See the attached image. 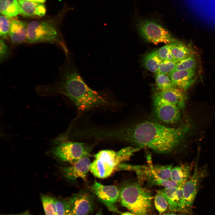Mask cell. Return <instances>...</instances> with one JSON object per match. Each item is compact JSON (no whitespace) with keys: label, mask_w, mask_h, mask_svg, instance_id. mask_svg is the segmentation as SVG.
Instances as JSON below:
<instances>
[{"label":"cell","mask_w":215,"mask_h":215,"mask_svg":"<svg viewBox=\"0 0 215 215\" xmlns=\"http://www.w3.org/2000/svg\"><path fill=\"white\" fill-rule=\"evenodd\" d=\"M190 129L189 124L171 128L145 121L119 127L105 128L103 134L105 139L124 141L138 148L146 147L157 153L167 154L179 146Z\"/></svg>","instance_id":"6da1fadb"},{"label":"cell","mask_w":215,"mask_h":215,"mask_svg":"<svg viewBox=\"0 0 215 215\" xmlns=\"http://www.w3.org/2000/svg\"><path fill=\"white\" fill-rule=\"evenodd\" d=\"M36 91L41 96L51 97L59 95L65 96L77 109L81 111L110 107L113 103L107 95L88 86L72 62L66 69L59 82L37 86Z\"/></svg>","instance_id":"7a4b0ae2"},{"label":"cell","mask_w":215,"mask_h":215,"mask_svg":"<svg viewBox=\"0 0 215 215\" xmlns=\"http://www.w3.org/2000/svg\"><path fill=\"white\" fill-rule=\"evenodd\" d=\"M119 190L122 206L135 215H148L152 199L149 191L138 183L130 182L122 184Z\"/></svg>","instance_id":"3957f363"},{"label":"cell","mask_w":215,"mask_h":215,"mask_svg":"<svg viewBox=\"0 0 215 215\" xmlns=\"http://www.w3.org/2000/svg\"><path fill=\"white\" fill-rule=\"evenodd\" d=\"M92 146L82 142H62L52 149L53 156L60 161L74 163L80 158L87 156Z\"/></svg>","instance_id":"277c9868"},{"label":"cell","mask_w":215,"mask_h":215,"mask_svg":"<svg viewBox=\"0 0 215 215\" xmlns=\"http://www.w3.org/2000/svg\"><path fill=\"white\" fill-rule=\"evenodd\" d=\"M136 26L142 38L155 44L161 43L169 44L175 40L167 29L153 20H140L138 22Z\"/></svg>","instance_id":"5b68a950"},{"label":"cell","mask_w":215,"mask_h":215,"mask_svg":"<svg viewBox=\"0 0 215 215\" xmlns=\"http://www.w3.org/2000/svg\"><path fill=\"white\" fill-rule=\"evenodd\" d=\"M59 39L56 28L50 22L33 21L27 25V40L28 43L53 42Z\"/></svg>","instance_id":"8992f818"},{"label":"cell","mask_w":215,"mask_h":215,"mask_svg":"<svg viewBox=\"0 0 215 215\" xmlns=\"http://www.w3.org/2000/svg\"><path fill=\"white\" fill-rule=\"evenodd\" d=\"M66 215H87L94 208L92 196L86 191L73 194L66 200Z\"/></svg>","instance_id":"52a82bcc"},{"label":"cell","mask_w":215,"mask_h":215,"mask_svg":"<svg viewBox=\"0 0 215 215\" xmlns=\"http://www.w3.org/2000/svg\"><path fill=\"white\" fill-rule=\"evenodd\" d=\"M153 102L155 114L160 121L167 123L173 124L180 119V109L157 93L154 96Z\"/></svg>","instance_id":"ba28073f"},{"label":"cell","mask_w":215,"mask_h":215,"mask_svg":"<svg viewBox=\"0 0 215 215\" xmlns=\"http://www.w3.org/2000/svg\"><path fill=\"white\" fill-rule=\"evenodd\" d=\"M93 193L111 211L119 212L116 204L119 198V190L115 186L105 185L95 180L91 187Z\"/></svg>","instance_id":"9c48e42d"},{"label":"cell","mask_w":215,"mask_h":215,"mask_svg":"<svg viewBox=\"0 0 215 215\" xmlns=\"http://www.w3.org/2000/svg\"><path fill=\"white\" fill-rule=\"evenodd\" d=\"M205 172L196 165L193 174L183 185V200L185 207L192 205L197 194L199 182Z\"/></svg>","instance_id":"30bf717a"},{"label":"cell","mask_w":215,"mask_h":215,"mask_svg":"<svg viewBox=\"0 0 215 215\" xmlns=\"http://www.w3.org/2000/svg\"><path fill=\"white\" fill-rule=\"evenodd\" d=\"M134 151L131 147H128L116 152L111 150H104L94 155L95 159L103 161L109 165L116 170L121 163L128 158Z\"/></svg>","instance_id":"8fae6325"},{"label":"cell","mask_w":215,"mask_h":215,"mask_svg":"<svg viewBox=\"0 0 215 215\" xmlns=\"http://www.w3.org/2000/svg\"><path fill=\"white\" fill-rule=\"evenodd\" d=\"M91 163L88 156H85L74 162L72 166L62 167L61 170L64 176L69 180L80 178L86 182Z\"/></svg>","instance_id":"7c38bea8"},{"label":"cell","mask_w":215,"mask_h":215,"mask_svg":"<svg viewBox=\"0 0 215 215\" xmlns=\"http://www.w3.org/2000/svg\"><path fill=\"white\" fill-rule=\"evenodd\" d=\"M183 186L165 188L158 191L166 199L170 210L171 211L185 208L183 200Z\"/></svg>","instance_id":"4fadbf2b"},{"label":"cell","mask_w":215,"mask_h":215,"mask_svg":"<svg viewBox=\"0 0 215 215\" xmlns=\"http://www.w3.org/2000/svg\"><path fill=\"white\" fill-rule=\"evenodd\" d=\"M196 75L195 69L174 71L168 75L174 86L183 90L188 89L194 84Z\"/></svg>","instance_id":"5bb4252c"},{"label":"cell","mask_w":215,"mask_h":215,"mask_svg":"<svg viewBox=\"0 0 215 215\" xmlns=\"http://www.w3.org/2000/svg\"><path fill=\"white\" fill-rule=\"evenodd\" d=\"M157 94L180 109H183L185 107L186 95L184 90L180 88L173 87L160 91Z\"/></svg>","instance_id":"9a60e30c"},{"label":"cell","mask_w":215,"mask_h":215,"mask_svg":"<svg viewBox=\"0 0 215 215\" xmlns=\"http://www.w3.org/2000/svg\"><path fill=\"white\" fill-rule=\"evenodd\" d=\"M27 25L22 21L14 19L11 21L9 32L12 42L19 44L24 42L27 39Z\"/></svg>","instance_id":"2e32d148"},{"label":"cell","mask_w":215,"mask_h":215,"mask_svg":"<svg viewBox=\"0 0 215 215\" xmlns=\"http://www.w3.org/2000/svg\"><path fill=\"white\" fill-rule=\"evenodd\" d=\"M22 10V15L25 16L41 17L45 15V5L40 3L18 0Z\"/></svg>","instance_id":"e0dca14e"},{"label":"cell","mask_w":215,"mask_h":215,"mask_svg":"<svg viewBox=\"0 0 215 215\" xmlns=\"http://www.w3.org/2000/svg\"><path fill=\"white\" fill-rule=\"evenodd\" d=\"M192 167L191 164H186L172 168L170 179L179 186L183 185L189 178Z\"/></svg>","instance_id":"ac0fdd59"},{"label":"cell","mask_w":215,"mask_h":215,"mask_svg":"<svg viewBox=\"0 0 215 215\" xmlns=\"http://www.w3.org/2000/svg\"><path fill=\"white\" fill-rule=\"evenodd\" d=\"M1 14L9 18L22 14V10L17 0H0Z\"/></svg>","instance_id":"d6986e66"},{"label":"cell","mask_w":215,"mask_h":215,"mask_svg":"<svg viewBox=\"0 0 215 215\" xmlns=\"http://www.w3.org/2000/svg\"><path fill=\"white\" fill-rule=\"evenodd\" d=\"M90 171L95 176L105 178L110 176L115 170L101 160L95 159L91 163Z\"/></svg>","instance_id":"ffe728a7"},{"label":"cell","mask_w":215,"mask_h":215,"mask_svg":"<svg viewBox=\"0 0 215 215\" xmlns=\"http://www.w3.org/2000/svg\"><path fill=\"white\" fill-rule=\"evenodd\" d=\"M169 47L173 56L177 61L184 59L192 55L188 47L175 40L169 44Z\"/></svg>","instance_id":"44dd1931"},{"label":"cell","mask_w":215,"mask_h":215,"mask_svg":"<svg viewBox=\"0 0 215 215\" xmlns=\"http://www.w3.org/2000/svg\"><path fill=\"white\" fill-rule=\"evenodd\" d=\"M150 170L151 174L154 177L161 179H170L172 165H153L150 164Z\"/></svg>","instance_id":"7402d4cb"},{"label":"cell","mask_w":215,"mask_h":215,"mask_svg":"<svg viewBox=\"0 0 215 215\" xmlns=\"http://www.w3.org/2000/svg\"><path fill=\"white\" fill-rule=\"evenodd\" d=\"M162 61L159 57L156 50L150 53L145 56L143 64L148 70L156 73Z\"/></svg>","instance_id":"603a6c76"},{"label":"cell","mask_w":215,"mask_h":215,"mask_svg":"<svg viewBox=\"0 0 215 215\" xmlns=\"http://www.w3.org/2000/svg\"><path fill=\"white\" fill-rule=\"evenodd\" d=\"M41 199L46 215H57L55 198L46 195H41Z\"/></svg>","instance_id":"cb8c5ba5"},{"label":"cell","mask_w":215,"mask_h":215,"mask_svg":"<svg viewBox=\"0 0 215 215\" xmlns=\"http://www.w3.org/2000/svg\"><path fill=\"white\" fill-rule=\"evenodd\" d=\"M196 64V60L194 55H192L184 59L178 61L173 71L195 69Z\"/></svg>","instance_id":"d4e9b609"},{"label":"cell","mask_w":215,"mask_h":215,"mask_svg":"<svg viewBox=\"0 0 215 215\" xmlns=\"http://www.w3.org/2000/svg\"><path fill=\"white\" fill-rule=\"evenodd\" d=\"M156 74V82L157 87L160 91L175 87L168 75L162 74Z\"/></svg>","instance_id":"484cf974"},{"label":"cell","mask_w":215,"mask_h":215,"mask_svg":"<svg viewBox=\"0 0 215 215\" xmlns=\"http://www.w3.org/2000/svg\"><path fill=\"white\" fill-rule=\"evenodd\" d=\"M148 184L150 186L158 185L164 186L165 188L176 187L179 185L176 182L170 179L164 180L160 179L150 175L147 179Z\"/></svg>","instance_id":"4316f807"},{"label":"cell","mask_w":215,"mask_h":215,"mask_svg":"<svg viewBox=\"0 0 215 215\" xmlns=\"http://www.w3.org/2000/svg\"><path fill=\"white\" fill-rule=\"evenodd\" d=\"M154 203L155 208L159 213L167 211L168 206V202L164 195L158 191L155 196Z\"/></svg>","instance_id":"83f0119b"},{"label":"cell","mask_w":215,"mask_h":215,"mask_svg":"<svg viewBox=\"0 0 215 215\" xmlns=\"http://www.w3.org/2000/svg\"><path fill=\"white\" fill-rule=\"evenodd\" d=\"M178 61H173L167 60L162 61L156 74L168 75L174 69Z\"/></svg>","instance_id":"f1b7e54d"},{"label":"cell","mask_w":215,"mask_h":215,"mask_svg":"<svg viewBox=\"0 0 215 215\" xmlns=\"http://www.w3.org/2000/svg\"><path fill=\"white\" fill-rule=\"evenodd\" d=\"M9 18L1 15L0 17V36L3 38H6L9 34L11 21Z\"/></svg>","instance_id":"f546056e"},{"label":"cell","mask_w":215,"mask_h":215,"mask_svg":"<svg viewBox=\"0 0 215 215\" xmlns=\"http://www.w3.org/2000/svg\"><path fill=\"white\" fill-rule=\"evenodd\" d=\"M55 204L57 215H66V200L55 198Z\"/></svg>","instance_id":"4dcf8cb0"},{"label":"cell","mask_w":215,"mask_h":215,"mask_svg":"<svg viewBox=\"0 0 215 215\" xmlns=\"http://www.w3.org/2000/svg\"><path fill=\"white\" fill-rule=\"evenodd\" d=\"M156 51L159 57L162 61L167 60L169 55L171 53L169 44L160 47Z\"/></svg>","instance_id":"1f68e13d"},{"label":"cell","mask_w":215,"mask_h":215,"mask_svg":"<svg viewBox=\"0 0 215 215\" xmlns=\"http://www.w3.org/2000/svg\"><path fill=\"white\" fill-rule=\"evenodd\" d=\"M9 48L3 39L0 40V58L1 61L7 57L9 53Z\"/></svg>","instance_id":"d6a6232c"},{"label":"cell","mask_w":215,"mask_h":215,"mask_svg":"<svg viewBox=\"0 0 215 215\" xmlns=\"http://www.w3.org/2000/svg\"><path fill=\"white\" fill-rule=\"evenodd\" d=\"M2 215H33L32 214H30V213H29V212L26 211L25 212H24L23 213L20 214H2Z\"/></svg>","instance_id":"836d02e7"},{"label":"cell","mask_w":215,"mask_h":215,"mask_svg":"<svg viewBox=\"0 0 215 215\" xmlns=\"http://www.w3.org/2000/svg\"><path fill=\"white\" fill-rule=\"evenodd\" d=\"M25 1H29L33 2L38 3H43L46 0H22Z\"/></svg>","instance_id":"e575fe53"},{"label":"cell","mask_w":215,"mask_h":215,"mask_svg":"<svg viewBox=\"0 0 215 215\" xmlns=\"http://www.w3.org/2000/svg\"><path fill=\"white\" fill-rule=\"evenodd\" d=\"M121 215H135L133 213H131L129 212H126L123 213H122L121 214Z\"/></svg>","instance_id":"d590c367"},{"label":"cell","mask_w":215,"mask_h":215,"mask_svg":"<svg viewBox=\"0 0 215 215\" xmlns=\"http://www.w3.org/2000/svg\"><path fill=\"white\" fill-rule=\"evenodd\" d=\"M165 215H180L179 214H176L173 213H169L166 214Z\"/></svg>","instance_id":"8d00e7d4"},{"label":"cell","mask_w":215,"mask_h":215,"mask_svg":"<svg viewBox=\"0 0 215 215\" xmlns=\"http://www.w3.org/2000/svg\"><path fill=\"white\" fill-rule=\"evenodd\" d=\"M94 215H101V213L100 211H99L98 212L97 214H96Z\"/></svg>","instance_id":"74e56055"}]
</instances>
